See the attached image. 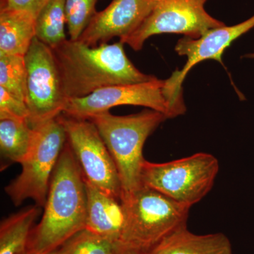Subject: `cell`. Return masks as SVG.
<instances>
[{"mask_svg":"<svg viewBox=\"0 0 254 254\" xmlns=\"http://www.w3.org/2000/svg\"><path fill=\"white\" fill-rule=\"evenodd\" d=\"M125 225L120 247L150 253L179 229L187 226L190 207L141 187L123 198Z\"/></svg>","mask_w":254,"mask_h":254,"instance_id":"cell-4","label":"cell"},{"mask_svg":"<svg viewBox=\"0 0 254 254\" xmlns=\"http://www.w3.org/2000/svg\"><path fill=\"white\" fill-rule=\"evenodd\" d=\"M86 181L67 141L57 163L41 221L32 229L26 252L47 254L86 229Z\"/></svg>","mask_w":254,"mask_h":254,"instance_id":"cell-1","label":"cell"},{"mask_svg":"<svg viewBox=\"0 0 254 254\" xmlns=\"http://www.w3.org/2000/svg\"><path fill=\"white\" fill-rule=\"evenodd\" d=\"M150 254H233L231 242L223 233L195 235L187 226L162 241Z\"/></svg>","mask_w":254,"mask_h":254,"instance_id":"cell-15","label":"cell"},{"mask_svg":"<svg viewBox=\"0 0 254 254\" xmlns=\"http://www.w3.org/2000/svg\"><path fill=\"white\" fill-rule=\"evenodd\" d=\"M164 83L165 80L156 77L135 84L104 87L86 96L68 99L63 114L88 119L120 105H135L160 112L170 119V106L164 95Z\"/></svg>","mask_w":254,"mask_h":254,"instance_id":"cell-11","label":"cell"},{"mask_svg":"<svg viewBox=\"0 0 254 254\" xmlns=\"http://www.w3.org/2000/svg\"><path fill=\"white\" fill-rule=\"evenodd\" d=\"M41 207L30 205L4 219L0 225V254H22Z\"/></svg>","mask_w":254,"mask_h":254,"instance_id":"cell-16","label":"cell"},{"mask_svg":"<svg viewBox=\"0 0 254 254\" xmlns=\"http://www.w3.org/2000/svg\"><path fill=\"white\" fill-rule=\"evenodd\" d=\"M34 137L22 171L5 187V192L16 206L27 199L44 207L50 181L67 138L59 117L33 128Z\"/></svg>","mask_w":254,"mask_h":254,"instance_id":"cell-6","label":"cell"},{"mask_svg":"<svg viewBox=\"0 0 254 254\" xmlns=\"http://www.w3.org/2000/svg\"><path fill=\"white\" fill-rule=\"evenodd\" d=\"M85 180L114 198L123 200L118 168L95 124L88 119L59 116Z\"/></svg>","mask_w":254,"mask_h":254,"instance_id":"cell-8","label":"cell"},{"mask_svg":"<svg viewBox=\"0 0 254 254\" xmlns=\"http://www.w3.org/2000/svg\"><path fill=\"white\" fill-rule=\"evenodd\" d=\"M98 0H66L65 13L69 40L78 41L96 14Z\"/></svg>","mask_w":254,"mask_h":254,"instance_id":"cell-20","label":"cell"},{"mask_svg":"<svg viewBox=\"0 0 254 254\" xmlns=\"http://www.w3.org/2000/svg\"><path fill=\"white\" fill-rule=\"evenodd\" d=\"M50 0H1V5L26 10L37 16Z\"/></svg>","mask_w":254,"mask_h":254,"instance_id":"cell-23","label":"cell"},{"mask_svg":"<svg viewBox=\"0 0 254 254\" xmlns=\"http://www.w3.org/2000/svg\"><path fill=\"white\" fill-rule=\"evenodd\" d=\"M208 0H154L153 7L136 31L123 41L135 51L155 35L181 34L198 38L213 28L225 26L205 9Z\"/></svg>","mask_w":254,"mask_h":254,"instance_id":"cell-9","label":"cell"},{"mask_svg":"<svg viewBox=\"0 0 254 254\" xmlns=\"http://www.w3.org/2000/svg\"><path fill=\"white\" fill-rule=\"evenodd\" d=\"M36 16L26 10L0 6V55L25 56L36 38Z\"/></svg>","mask_w":254,"mask_h":254,"instance_id":"cell-14","label":"cell"},{"mask_svg":"<svg viewBox=\"0 0 254 254\" xmlns=\"http://www.w3.org/2000/svg\"><path fill=\"white\" fill-rule=\"evenodd\" d=\"M154 0H112L97 11L79 41L89 46L108 43L115 37L123 41L141 26L150 14Z\"/></svg>","mask_w":254,"mask_h":254,"instance_id":"cell-12","label":"cell"},{"mask_svg":"<svg viewBox=\"0 0 254 254\" xmlns=\"http://www.w3.org/2000/svg\"><path fill=\"white\" fill-rule=\"evenodd\" d=\"M26 80L24 56L0 55V87L26 103Z\"/></svg>","mask_w":254,"mask_h":254,"instance_id":"cell-19","label":"cell"},{"mask_svg":"<svg viewBox=\"0 0 254 254\" xmlns=\"http://www.w3.org/2000/svg\"><path fill=\"white\" fill-rule=\"evenodd\" d=\"M86 190L85 230L120 244L126 219L123 200L103 193L86 181Z\"/></svg>","mask_w":254,"mask_h":254,"instance_id":"cell-13","label":"cell"},{"mask_svg":"<svg viewBox=\"0 0 254 254\" xmlns=\"http://www.w3.org/2000/svg\"><path fill=\"white\" fill-rule=\"evenodd\" d=\"M66 0H50L37 15L36 38L50 48L66 41Z\"/></svg>","mask_w":254,"mask_h":254,"instance_id":"cell-18","label":"cell"},{"mask_svg":"<svg viewBox=\"0 0 254 254\" xmlns=\"http://www.w3.org/2000/svg\"><path fill=\"white\" fill-rule=\"evenodd\" d=\"M120 41L89 46L67 39L51 48L67 99L81 98L115 85L135 84L156 78L138 70L128 59Z\"/></svg>","mask_w":254,"mask_h":254,"instance_id":"cell-2","label":"cell"},{"mask_svg":"<svg viewBox=\"0 0 254 254\" xmlns=\"http://www.w3.org/2000/svg\"><path fill=\"white\" fill-rule=\"evenodd\" d=\"M28 123L39 127L63 113L68 99L53 50L35 38L24 56Z\"/></svg>","mask_w":254,"mask_h":254,"instance_id":"cell-7","label":"cell"},{"mask_svg":"<svg viewBox=\"0 0 254 254\" xmlns=\"http://www.w3.org/2000/svg\"><path fill=\"white\" fill-rule=\"evenodd\" d=\"M254 28V15L234 26H221L205 32L198 38L184 37L177 41L175 52L185 56L187 63L181 69H176L165 80L163 93L170 106V118H175L186 112L182 84L193 66L207 60L222 63V55L237 38Z\"/></svg>","mask_w":254,"mask_h":254,"instance_id":"cell-10","label":"cell"},{"mask_svg":"<svg viewBox=\"0 0 254 254\" xmlns=\"http://www.w3.org/2000/svg\"><path fill=\"white\" fill-rule=\"evenodd\" d=\"M243 58H249V59H253L254 60V53H250V54L246 55Z\"/></svg>","mask_w":254,"mask_h":254,"instance_id":"cell-26","label":"cell"},{"mask_svg":"<svg viewBox=\"0 0 254 254\" xmlns=\"http://www.w3.org/2000/svg\"><path fill=\"white\" fill-rule=\"evenodd\" d=\"M120 249L119 242L84 230L68 241L66 254H117Z\"/></svg>","mask_w":254,"mask_h":254,"instance_id":"cell-21","label":"cell"},{"mask_svg":"<svg viewBox=\"0 0 254 254\" xmlns=\"http://www.w3.org/2000/svg\"><path fill=\"white\" fill-rule=\"evenodd\" d=\"M219 170L218 159L207 153H195L168 163L145 160L141 185L191 208L212 190Z\"/></svg>","mask_w":254,"mask_h":254,"instance_id":"cell-5","label":"cell"},{"mask_svg":"<svg viewBox=\"0 0 254 254\" xmlns=\"http://www.w3.org/2000/svg\"><path fill=\"white\" fill-rule=\"evenodd\" d=\"M150 254V253L120 247V250L118 251V254Z\"/></svg>","mask_w":254,"mask_h":254,"instance_id":"cell-24","label":"cell"},{"mask_svg":"<svg viewBox=\"0 0 254 254\" xmlns=\"http://www.w3.org/2000/svg\"><path fill=\"white\" fill-rule=\"evenodd\" d=\"M68 251V242H66V244H64L63 246V247H60V248L58 249V250L53 251V252H50V253H48L47 254H67ZM22 254H32L30 253H28L27 252H25L24 253Z\"/></svg>","mask_w":254,"mask_h":254,"instance_id":"cell-25","label":"cell"},{"mask_svg":"<svg viewBox=\"0 0 254 254\" xmlns=\"http://www.w3.org/2000/svg\"><path fill=\"white\" fill-rule=\"evenodd\" d=\"M35 130L26 120L0 119V151L1 157L21 164L31 149Z\"/></svg>","mask_w":254,"mask_h":254,"instance_id":"cell-17","label":"cell"},{"mask_svg":"<svg viewBox=\"0 0 254 254\" xmlns=\"http://www.w3.org/2000/svg\"><path fill=\"white\" fill-rule=\"evenodd\" d=\"M88 119L95 124L115 161L123 198L141 188V170L145 160L143 146L147 138L168 120L166 115L145 109L127 116L105 112Z\"/></svg>","mask_w":254,"mask_h":254,"instance_id":"cell-3","label":"cell"},{"mask_svg":"<svg viewBox=\"0 0 254 254\" xmlns=\"http://www.w3.org/2000/svg\"><path fill=\"white\" fill-rule=\"evenodd\" d=\"M28 118L26 103L0 87V119H20L28 121Z\"/></svg>","mask_w":254,"mask_h":254,"instance_id":"cell-22","label":"cell"}]
</instances>
